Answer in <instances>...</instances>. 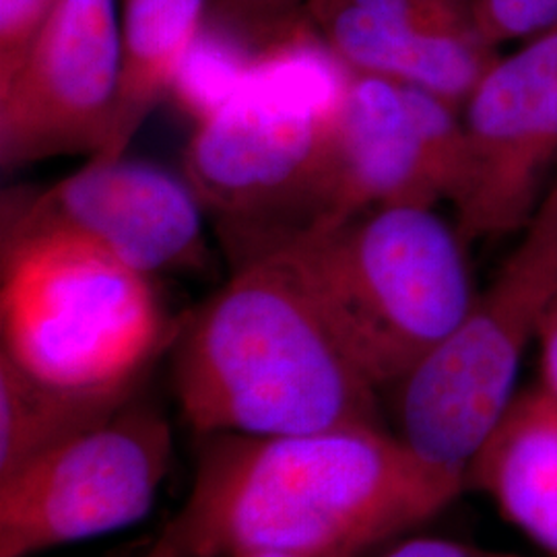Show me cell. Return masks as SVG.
I'll return each mask as SVG.
<instances>
[{"label": "cell", "mask_w": 557, "mask_h": 557, "mask_svg": "<svg viewBox=\"0 0 557 557\" xmlns=\"http://www.w3.org/2000/svg\"><path fill=\"white\" fill-rule=\"evenodd\" d=\"M384 557H524L510 552L487 549L455 539L418 537L398 543Z\"/></svg>", "instance_id": "19"}, {"label": "cell", "mask_w": 557, "mask_h": 557, "mask_svg": "<svg viewBox=\"0 0 557 557\" xmlns=\"http://www.w3.org/2000/svg\"><path fill=\"white\" fill-rule=\"evenodd\" d=\"M57 0H0V83L9 79Z\"/></svg>", "instance_id": "18"}, {"label": "cell", "mask_w": 557, "mask_h": 557, "mask_svg": "<svg viewBox=\"0 0 557 557\" xmlns=\"http://www.w3.org/2000/svg\"><path fill=\"white\" fill-rule=\"evenodd\" d=\"M557 296V178L490 289L393 386L398 438L465 479L517 397L520 361Z\"/></svg>", "instance_id": "6"}, {"label": "cell", "mask_w": 557, "mask_h": 557, "mask_svg": "<svg viewBox=\"0 0 557 557\" xmlns=\"http://www.w3.org/2000/svg\"><path fill=\"white\" fill-rule=\"evenodd\" d=\"M306 20L351 73L458 108L499 57L479 32L473 0H306Z\"/></svg>", "instance_id": "12"}, {"label": "cell", "mask_w": 557, "mask_h": 557, "mask_svg": "<svg viewBox=\"0 0 557 557\" xmlns=\"http://www.w3.org/2000/svg\"><path fill=\"white\" fill-rule=\"evenodd\" d=\"M341 347L393 388L478 298L467 244L434 207H382L273 246ZM262 255V252H260Z\"/></svg>", "instance_id": "4"}, {"label": "cell", "mask_w": 557, "mask_h": 557, "mask_svg": "<svg viewBox=\"0 0 557 557\" xmlns=\"http://www.w3.org/2000/svg\"><path fill=\"white\" fill-rule=\"evenodd\" d=\"M137 393H83L40 382L0 356V479L98 428Z\"/></svg>", "instance_id": "15"}, {"label": "cell", "mask_w": 557, "mask_h": 557, "mask_svg": "<svg viewBox=\"0 0 557 557\" xmlns=\"http://www.w3.org/2000/svg\"><path fill=\"white\" fill-rule=\"evenodd\" d=\"M460 492L465 479L382 425L213 434L200 446L188 498L140 557H356L436 517Z\"/></svg>", "instance_id": "1"}, {"label": "cell", "mask_w": 557, "mask_h": 557, "mask_svg": "<svg viewBox=\"0 0 557 557\" xmlns=\"http://www.w3.org/2000/svg\"><path fill=\"white\" fill-rule=\"evenodd\" d=\"M149 275L60 234L2 244L0 356L83 393H137L178 337Z\"/></svg>", "instance_id": "5"}, {"label": "cell", "mask_w": 557, "mask_h": 557, "mask_svg": "<svg viewBox=\"0 0 557 557\" xmlns=\"http://www.w3.org/2000/svg\"><path fill=\"white\" fill-rule=\"evenodd\" d=\"M473 15L481 36L498 48L556 27L557 0H473Z\"/></svg>", "instance_id": "17"}, {"label": "cell", "mask_w": 557, "mask_h": 557, "mask_svg": "<svg viewBox=\"0 0 557 557\" xmlns=\"http://www.w3.org/2000/svg\"><path fill=\"white\" fill-rule=\"evenodd\" d=\"M541 349V382L539 386L557 398V296L552 299L539 322L537 337Z\"/></svg>", "instance_id": "20"}, {"label": "cell", "mask_w": 557, "mask_h": 557, "mask_svg": "<svg viewBox=\"0 0 557 557\" xmlns=\"http://www.w3.org/2000/svg\"><path fill=\"white\" fill-rule=\"evenodd\" d=\"M172 345L180 409L202 436L382 425L379 388L277 252L242 260Z\"/></svg>", "instance_id": "2"}, {"label": "cell", "mask_w": 557, "mask_h": 557, "mask_svg": "<svg viewBox=\"0 0 557 557\" xmlns=\"http://www.w3.org/2000/svg\"><path fill=\"white\" fill-rule=\"evenodd\" d=\"M119 81L116 0H57L17 71L0 83L2 168L100 156Z\"/></svg>", "instance_id": "10"}, {"label": "cell", "mask_w": 557, "mask_h": 557, "mask_svg": "<svg viewBox=\"0 0 557 557\" xmlns=\"http://www.w3.org/2000/svg\"><path fill=\"white\" fill-rule=\"evenodd\" d=\"M168 419L131 400L106 423L0 479V557H32L147 517L170 471Z\"/></svg>", "instance_id": "7"}, {"label": "cell", "mask_w": 557, "mask_h": 557, "mask_svg": "<svg viewBox=\"0 0 557 557\" xmlns=\"http://www.w3.org/2000/svg\"><path fill=\"white\" fill-rule=\"evenodd\" d=\"M207 0H124L120 15L119 98L100 156L119 160L160 101L205 23Z\"/></svg>", "instance_id": "14"}, {"label": "cell", "mask_w": 557, "mask_h": 557, "mask_svg": "<svg viewBox=\"0 0 557 557\" xmlns=\"http://www.w3.org/2000/svg\"><path fill=\"white\" fill-rule=\"evenodd\" d=\"M462 156L458 106L413 85L351 73L308 232L382 207L450 202Z\"/></svg>", "instance_id": "9"}, {"label": "cell", "mask_w": 557, "mask_h": 557, "mask_svg": "<svg viewBox=\"0 0 557 557\" xmlns=\"http://www.w3.org/2000/svg\"><path fill=\"white\" fill-rule=\"evenodd\" d=\"M547 557H557V398L541 386L517 393L465 473Z\"/></svg>", "instance_id": "13"}, {"label": "cell", "mask_w": 557, "mask_h": 557, "mask_svg": "<svg viewBox=\"0 0 557 557\" xmlns=\"http://www.w3.org/2000/svg\"><path fill=\"white\" fill-rule=\"evenodd\" d=\"M349 77L310 21H285L238 91L195 124L184 178L239 262L312 227Z\"/></svg>", "instance_id": "3"}, {"label": "cell", "mask_w": 557, "mask_h": 557, "mask_svg": "<svg viewBox=\"0 0 557 557\" xmlns=\"http://www.w3.org/2000/svg\"><path fill=\"white\" fill-rule=\"evenodd\" d=\"M234 557H320L310 556V554H301V552H289V549H252V552H244Z\"/></svg>", "instance_id": "21"}, {"label": "cell", "mask_w": 557, "mask_h": 557, "mask_svg": "<svg viewBox=\"0 0 557 557\" xmlns=\"http://www.w3.org/2000/svg\"><path fill=\"white\" fill-rule=\"evenodd\" d=\"M455 227L469 246L529 225L557 163V25L498 57L460 108Z\"/></svg>", "instance_id": "8"}, {"label": "cell", "mask_w": 557, "mask_h": 557, "mask_svg": "<svg viewBox=\"0 0 557 557\" xmlns=\"http://www.w3.org/2000/svg\"><path fill=\"white\" fill-rule=\"evenodd\" d=\"M262 41L248 46L238 34L223 27V21L213 27L202 23L180 66L170 98L199 124L238 91L257 62Z\"/></svg>", "instance_id": "16"}, {"label": "cell", "mask_w": 557, "mask_h": 557, "mask_svg": "<svg viewBox=\"0 0 557 557\" xmlns=\"http://www.w3.org/2000/svg\"><path fill=\"white\" fill-rule=\"evenodd\" d=\"M202 213L188 180L161 165L89 160L40 193L4 202L2 244L71 236L153 277L205 262Z\"/></svg>", "instance_id": "11"}]
</instances>
